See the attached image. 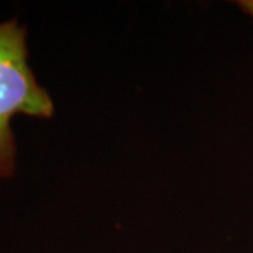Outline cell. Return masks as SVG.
Listing matches in <instances>:
<instances>
[{"mask_svg":"<svg viewBox=\"0 0 253 253\" xmlns=\"http://www.w3.org/2000/svg\"><path fill=\"white\" fill-rule=\"evenodd\" d=\"M17 114L51 118L54 103L28 65L27 30L13 18L0 23V179L16 170L11 120Z\"/></svg>","mask_w":253,"mask_h":253,"instance_id":"cell-1","label":"cell"},{"mask_svg":"<svg viewBox=\"0 0 253 253\" xmlns=\"http://www.w3.org/2000/svg\"><path fill=\"white\" fill-rule=\"evenodd\" d=\"M236 4L239 6V9L244 10L248 16H251L253 18V0H241Z\"/></svg>","mask_w":253,"mask_h":253,"instance_id":"cell-2","label":"cell"}]
</instances>
